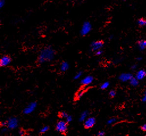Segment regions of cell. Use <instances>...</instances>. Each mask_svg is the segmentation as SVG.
<instances>
[{
    "mask_svg": "<svg viewBox=\"0 0 146 136\" xmlns=\"http://www.w3.org/2000/svg\"><path fill=\"white\" fill-rule=\"evenodd\" d=\"M55 55V50L51 47H45L41 50L40 52L38 60L41 63L48 62L54 59Z\"/></svg>",
    "mask_w": 146,
    "mask_h": 136,
    "instance_id": "cell-1",
    "label": "cell"
},
{
    "mask_svg": "<svg viewBox=\"0 0 146 136\" xmlns=\"http://www.w3.org/2000/svg\"><path fill=\"white\" fill-rule=\"evenodd\" d=\"M56 130L60 133L65 134L68 130V124L66 121H59L56 125Z\"/></svg>",
    "mask_w": 146,
    "mask_h": 136,
    "instance_id": "cell-2",
    "label": "cell"
},
{
    "mask_svg": "<svg viewBox=\"0 0 146 136\" xmlns=\"http://www.w3.org/2000/svg\"><path fill=\"white\" fill-rule=\"evenodd\" d=\"M92 30V25L89 22H85L82 26L81 30V35L84 36L87 35Z\"/></svg>",
    "mask_w": 146,
    "mask_h": 136,
    "instance_id": "cell-3",
    "label": "cell"
},
{
    "mask_svg": "<svg viewBox=\"0 0 146 136\" xmlns=\"http://www.w3.org/2000/svg\"><path fill=\"white\" fill-rule=\"evenodd\" d=\"M36 106H37V103L36 102H32L30 103V104L24 109L23 113L26 114V115H28V114L32 113L35 110V109L36 108Z\"/></svg>",
    "mask_w": 146,
    "mask_h": 136,
    "instance_id": "cell-4",
    "label": "cell"
},
{
    "mask_svg": "<svg viewBox=\"0 0 146 136\" xmlns=\"http://www.w3.org/2000/svg\"><path fill=\"white\" fill-rule=\"evenodd\" d=\"M95 124H96V119L94 117H89L85 120L84 121V125L85 128L86 129H90Z\"/></svg>",
    "mask_w": 146,
    "mask_h": 136,
    "instance_id": "cell-5",
    "label": "cell"
},
{
    "mask_svg": "<svg viewBox=\"0 0 146 136\" xmlns=\"http://www.w3.org/2000/svg\"><path fill=\"white\" fill-rule=\"evenodd\" d=\"M8 122V125L9 129H15L17 127L18 124V121L17 118L15 117H12L10 118L9 120L7 121Z\"/></svg>",
    "mask_w": 146,
    "mask_h": 136,
    "instance_id": "cell-6",
    "label": "cell"
},
{
    "mask_svg": "<svg viewBox=\"0 0 146 136\" xmlns=\"http://www.w3.org/2000/svg\"><path fill=\"white\" fill-rule=\"evenodd\" d=\"M103 46V42L102 41H94L90 45L91 48L94 51L100 50Z\"/></svg>",
    "mask_w": 146,
    "mask_h": 136,
    "instance_id": "cell-7",
    "label": "cell"
},
{
    "mask_svg": "<svg viewBox=\"0 0 146 136\" xmlns=\"http://www.w3.org/2000/svg\"><path fill=\"white\" fill-rule=\"evenodd\" d=\"M12 59L9 56H3L0 59V66L1 67L6 66L10 64Z\"/></svg>",
    "mask_w": 146,
    "mask_h": 136,
    "instance_id": "cell-8",
    "label": "cell"
},
{
    "mask_svg": "<svg viewBox=\"0 0 146 136\" xmlns=\"http://www.w3.org/2000/svg\"><path fill=\"white\" fill-rule=\"evenodd\" d=\"M93 81V77L91 76H88L85 78H84L83 79H82L81 81V83L83 86H88L91 84Z\"/></svg>",
    "mask_w": 146,
    "mask_h": 136,
    "instance_id": "cell-9",
    "label": "cell"
},
{
    "mask_svg": "<svg viewBox=\"0 0 146 136\" xmlns=\"http://www.w3.org/2000/svg\"><path fill=\"white\" fill-rule=\"evenodd\" d=\"M132 77V76L131 74L129 73H125V74H122L120 75L119 79L122 81H127L130 80Z\"/></svg>",
    "mask_w": 146,
    "mask_h": 136,
    "instance_id": "cell-10",
    "label": "cell"
},
{
    "mask_svg": "<svg viewBox=\"0 0 146 136\" xmlns=\"http://www.w3.org/2000/svg\"><path fill=\"white\" fill-rule=\"evenodd\" d=\"M146 76V72L145 70H141L137 72L136 75V78L138 80H142Z\"/></svg>",
    "mask_w": 146,
    "mask_h": 136,
    "instance_id": "cell-11",
    "label": "cell"
},
{
    "mask_svg": "<svg viewBox=\"0 0 146 136\" xmlns=\"http://www.w3.org/2000/svg\"><path fill=\"white\" fill-rule=\"evenodd\" d=\"M69 64L66 61H64L61 64L60 66V70L63 72H65L68 70L69 68Z\"/></svg>",
    "mask_w": 146,
    "mask_h": 136,
    "instance_id": "cell-12",
    "label": "cell"
},
{
    "mask_svg": "<svg viewBox=\"0 0 146 136\" xmlns=\"http://www.w3.org/2000/svg\"><path fill=\"white\" fill-rule=\"evenodd\" d=\"M88 116V112L87 111H84L83 112V113L81 114L80 117V122H83V121H85V120L87 119V118Z\"/></svg>",
    "mask_w": 146,
    "mask_h": 136,
    "instance_id": "cell-13",
    "label": "cell"
},
{
    "mask_svg": "<svg viewBox=\"0 0 146 136\" xmlns=\"http://www.w3.org/2000/svg\"><path fill=\"white\" fill-rule=\"evenodd\" d=\"M130 84L133 86H138V80L136 79V77H132L131 79L130 80Z\"/></svg>",
    "mask_w": 146,
    "mask_h": 136,
    "instance_id": "cell-14",
    "label": "cell"
},
{
    "mask_svg": "<svg viewBox=\"0 0 146 136\" xmlns=\"http://www.w3.org/2000/svg\"><path fill=\"white\" fill-rule=\"evenodd\" d=\"M59 116L61 118V119H64L66 120L67 118L69 116V115L65 112L63 111V112H60L59 113Z\"/></svg>",
    "mask_w": 146,
    "mask_h": 136,
    "instance_id": "cell-15",
    "label": "cell"
},
{
    "mask_svg": "<svg viewBox=\"0 0 146 136\" xmlns=\"http://www.w3.org/2000/svg\"><path fill=\"white\" fill-rule=\"evenodd\" d=\"M139 47L140 49V50H144L146 48V46L145 45V43H144V41H139L138 43Z\"/></svg>",
    "mask_w": 146,
    "mask_h": 136,
    "instance_id": "cell-16",
    "label": "cell"
},
{
    "mask_svg": "<svg viewBox=\"0 0 146 136\" xmlns=\"http://www.w3.org/2000/svg\"><path fill=\"white\" fill-rule=\"evenodd\" d=\"M49 129V126H44L41 129V130H40L39 131V133L41 134H43V133H45V132H47L48 131Z\"/></svg>",
    "mask_w": 146,
    "mask_h": 136,
    "instance_id": "cell-17",
    "label": "cell"
},
{
    "mask_svg": "<svg viewBox=\"0 0 146 136\" xmlns=\"http://www.w3.org/2000/svg\"><path fill=\"white\" fill-rule=\"evenodd\" d=\"M109 86V83L106 81V82L103 83V84L101 85V88L102 89V90H105V89L108 88Z\"/></svg>",
    "mask_w": 146,
    "mask_h": 136,
    "instance_id": "cell-18",
    "label": "cell"
},
{
    "mask_svg": "<svg viewBox=\"0 0 146 136\" xmlns=\"http://www.w3.org/2000/svg\"><path fill=\"white\" fill-rule=\"evenodd\" d=\"M138 24L140 26H145L146 25V19H140L138 21Z\"/></svg>",
    "mask_w": 146,
    "mask_h": 136,
    "instance_id": "cell-19",
    "label": "cell"
},
{
    "mask_svg": "<svg viewBox=\"0 0 146 136\" xmlns=\"http://www.w3.org/2000/svg\"><path fill=\"white\" fill-rule=\"evenodd\" d=\"M116 121V119H114V118H113V119H109L108 121H107V124H113Z\"/></svg>",
    "mask_w": 146,
    "mask_h": 136,
    "instance_id": "cell-20",
    "label": "cell"
},
{
    "mask_svg": "<svg viewBox=\"0 0 146 136\" xmlns=\"http://www.w3.org/2000/svg\"><path fill=\"white\" fill-rule=\"evenodd\" d=\"M83 94H84V92H83V91H79L77 94V95H76V97H77V99H80V98L83 95Z\"/></svg>",
    "mask_w": 146,
    "mask_h": 136,
    "instance_id": "cell-21",
    "label": "cell"
},
{
    "mask_svg": "<svg viewBox=\"0 0 146 136\" xmlns=\"http://www.w3.org/2000/svg\"><path fill=\"white\" fill-rule=\"evenodd\" d=\"M81 75H82V72H78V73L76 74V75L74 76V79H78V78H80V77L81 76Z\"/></svg>",
    "mask_w": 146,
    "mask_h": 136,
    "instance_id": "cell-22",
    "label": "cell"
},
{
    "mask_svg": "<svg viewBox=\"0 0 146 136\" xmlns=\"http://www.w3.org/2000/svg\"><path fill=\"white\" fill-rule=\"evenodd\" d=\"M72 120V117L71 116V115H69V116L67 118L66 120H65V121H66V122L68 123V122H71Z\"/></svg>",
    "mask_w": 146,
    "mask_h": 136,
    "instance_id": "cell-23",
    "label": "cell"
},
{
    "mask_svg": "<svg viewBox=\"0 0 146 136\" xmlns=\"http://www.w3.org/2000/svg\"><path fill=\"white\" fill-rule=\"evenodd\" d=\"M116 92H115L114 91L112 90V91H111L110 92V93H109V95H110V97H114L115 96H116Z\"/></svg>",
    "mask_w": 146,
    "mask_h": 136,
    "instance_id": "cell-24",
    "label": "cell"
},
{
    "mask_svg": "<svg viewBox=\"0 0 146 136\" xmlns=\"http://www.w3.org/2000/svg\"><path fill=\"white\" fill-rule=\"evenodd\" d=\"M5 3V0H0V8H2Z\"/></svg>",
    "mask_w": 146,
    "mask_h": 136,
    "instance_id": "cell-25",
    "label": "cell"
},
{
    "mask_svg": "<svg viewBox=\"0 0 146 136\" xmlns=\"http://www.w3.org/2000/svg\"><path fill=\"white\" fill-rule=\"evenodd\" d=\"M19 135L21 136H25V131L22 129H21V130H19Z\"/></svg>",
    "mask_w": 146,
    "mask_h": 136,
    "instance_id": "cell-26",
    "label": "cell"
},
{
    "mask_svg": "<svg viewBox=\"0 0 146 136\" xmlns=\"http://www.w3.org/2000/svg\"><path fill=\"white\" fill-rule=\"evenodd\" d=\"M7 125H8V122H7V121H6V122H1V126L2 127H5Z\"/></svg>",
    "mask_w": 146,
    "mask_h": 136,
    "instance_id": "cell-27",
    "label": "cell"
},
{
    "mask_svg": "<svg viewBox=\"0 0 146 136\" xmlns=\"http://www.w3.org/2000/svg\"><path fill=\"white\" fill-rule=\"evenodd\" d=\"M98 136H103L105 135V132L103 131H100L98 133Z\"/></svg>",
    "mask_w": 146,
    "mask_h": 136,
    "instance_id": "cell-28",
    "label": "cell"
},
{
    "mask_svg": "<svg viewBox=\"0 0 146 136\" xmlns=\"http://www.w3.org/2000/svg\"><path fill=\"white\" fill-rule=\"evenodd\" d=\"M102 53V51L98 50V51H96V54L97 55H101Z\"/></svg>",
    "mask_w": 146,
    "mask_h": 136,
    "instance_id": "cell-29",
    "label": "cell"
},
{
    "mask_svg": "<svg viewBox=\"0 0 146 136\" xmlns=\"http://www.w3.org/2000/svg\"><path fill=\"white\" fill-rule=\"evenodd\" d=\"M142 129L143 130V131H146V124L143 125L142 126Z\"/></svg>",
    "mask_w": 146,
    "mask_h": 136,
    "instance_id": "cell-30",
    "label": "cell"
},
{
    "mask_svg": "<svg viewBox=\"0 0 146 136\" xmlns=\"http://www.w3.org/2000/svg\"><path fill=\"white\" fill-rule=\"evenodd\" d=\"M142 100H143V101H146V91H145V95H144V96L143 99H142Z\"/></svg>",
    "mask_w": 146,
    "mask_h": 136,
    "instance_id": "cell-31",
    "label": "cell"
},
{
    "mask_svg": "<svg viewBox=\"0 0 146 136\" xmlns=\"http://www.w3.org/2000/svg\"><path fill=\"white\" fill-rule=\"evenodd\" d=\"M136 68V65H133V66L131 67V68H132V70H134V69H135Z\"/></svg>",
    "mask_w": 146,
    "mask_h": 136,
    "instance_id": "cell-32",
    "label": "cell"
},
{
    "mask_svg": "<svg viewBox=\"0 0 146 136\" xmlns=\"http://www.w3.org/2000/svg\"><path fill=\"white\" fill-rule=\"evenodd\" d=\"M144 43H145V46H146V41H144Z\"/></svg>",
    "mask_w": 146,
    "mask_h": 136,
    "instance_id": "cell-33",
    "label": "cell"
},
{
    "mask_svg": "<svg viewBox=\"0 0 146 136\" xmlns=\"http://www.w3.org/2000/svg\"><path fill=\"white\" fill-rule=\"evenodd\" d=\"M138 60H140V59H141V58H138Z\"/></svg>",
    "mask_w": 146,
    "mask_h": 136,
    "instance_id": "cell-34",
    "label": "cell"
},
{
    "mask_svg": "<svg viewBox=\"0 0 146 136\" xmlns=\"http://www.w3.org/2000/svg\"></svg>",
    "mask_w": 146,
    "mask_h": 136,
    "instance_id": "cell-35",
    "label": "cell"
},
{
    "mask_svg": "<svg viewBox=\"0 0 146 136\" xmlns=\"http://www.w3.org/2000/svg\"><path fill=\"white\" fill-rule=\"evenodd\" d=\"M125 1H126V0H125Z\"/></svg>",
    "mask_w": 146,
    "mask_h": 136,
    "instance_id": "cell-36",
    "label": "cell"
}]
</instances>
